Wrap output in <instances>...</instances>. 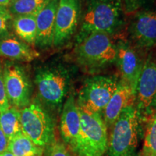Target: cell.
<instances>
[{
	"label": "cell",
	"mask_w": 156,
	"mask_h": 156,
	"mask_svg": "<svg viewBox=\"0 0 156 156\" xmlns=\"http://www.w3.org/2000/svg\"><path fill=\"white\" fill-rule=\"evenodd\" d=\"M125 24L122 0H86L82 8L75 44L90 35L103 34L113 36Z\"/></svg>",
	"instance_id": "obj_1"
},
{
	"label": "cell",
	"mask_w": 156,
	"mask_h": 156,
	"mask_svg": "<svg viewBox=\"0 0 156 156\" xmlns=\"http://www.w3.org/2000/svg\"><path fill=\"white\" fill-rule=\"evenodd\" d=\"M73 71L61 62L46 64L36 70L35 83L39 102L49 112H60L69 94Z\"/></svg>",
	"instance_id": "obj_2"
},
{
	"label": "cell",
	"mask_w": 156,
	"mask_h": 156,
	"mask_svg": "<svg viewBox=\"0 0 156 156\" xmlns=\"http://www.w3.org/2000/svg\"><path fill=\"white\" fill-rule=\"evenodd\" d=\"M140 119L134 105L123 109L112 126L105 156H139Z\"/></svg>",
	"instance_id": "obj_3"
},
{
	"label": "cell",
	"mask_w": 156,
	"mask_h": 156,
	"mask_svg": "<svg viewBox=\"0 0 156 156\" xmlns=\"http://www.w3.org/2000/svg\"><path fill=\"white\" fill-rule=\"evenodd\" d=\"M73 54L78 65L89 72H98L116 63V43L108 35L91 34L75 44Z\"/></svg>",
	"instance_id": "obj_4"
},
{
	"label": "cell",
	"mask_w": 156,
	"mask_h": 156,
	"mask_svg": "<svg viewBox=\"0 0 156 156\" xmlns=\"http://www.w3.org/2000/svg\"><path fill=\"white\" fill-rule=\"evenodd\" d=\"M80 129L72 151L78 156H103L108 147V128L102 115L80 110Z\"/></svg>",
	"instance_id": "obj_5"
},
{
	"label": "cell",
	"mask_w": 156,
	"mask_h": 156,
	"mask_svg": "<svg viewBox=\"0 0 156 156\" xmlns=\"http://www.w3.org/2000/svg\"><path fill=\"white\" fill-rule=\"evenodd\" d=\"M22 131L36 145L46 147L55 142V120L39 101L20 109Z\"/></svg>",
	"instance_id": "obj_6"
},
{
	"label": "cell",
	"mask_w": 156,
	"mask_h": 156,
	"mask_svg": "<svg viewBox=\"0 0 156 156\" xmlns=\"http://www.w3.org/2000/svg\"><path fill=\"white\" fill-rule=\"evenodd\" d=\"M119 78L116 75H93L83 84L76 98L80 110L103 114L116 90Z\"/></svg>",
	"instance_id": "obj_7"
},
{
	"label": "cell",
	"mask_w": 156,
	"mask_h": 156,
	"mask_svg": "<svg viewBox=\"0 0 156 156\" xmlns=\"http://www.w3.org/2000/svg\"><path fill=\"white\" fill-rule=\"evenodd\" d=\"M134 103L140 120L156 112V53L147 54L134 93Z\"/></svg>",
	"instance_id": "obj_8"
},
{
	"label": "cell",
	"mask_w": 156,
	"mask_h": 156,
	"mask_svg": "<svg viewBox=\"0 0 156 156\" xmlns=\"http://www.w3.org/2000/svg\"><path fill=\"white\" fill-rule=\"evenodd\" d=\"M116 64L120 74V80L127 84L135 93L146 58V52L136 47L130 41L119 40L116 43Z\"/></svg>",
	"instance_id": "obj_9"
},
{
	"label": "cell",
	"mask_w": 156,
	"mask_h": 156,
	"mask_svg": "<svg viewBox=\"0 0 156 156\" xmlns=\"http://www.w3.org/2000/svg\"><path fill=\"white\" fill-rule=\"evenodd\" d=\"M4 81L11 106L23 109L30 103L32 85L28 75L21 65L6 62L3 66Z\"/></svg>",
	"instance_id": "obj_10"
},
{
	"label": "cell",
	"mask_w": 156,
	"mask_h": 156,
	"mask_svg": "<svg viewBox=\"0 0 156 156\" xmlns=\"http://www.w3.org/2000/svg\"><path fill=\"white\" fill-rule=\"evenodd\" d=\"M80 0H59L56 13L53 46L59 47L69 41L80 25Z\"/></svg>",
	"instance_id": "obj_11"
},
{
	"label": "cell",
	"mask_w": 156,
	"mask_h": 156,
	"mask_svg": "<svg viewBox=\"0 0 156 156\" xmlns=\"http://www.w3.org/2000/svg\"><path fill=\"white\" fill-rule=\"evenodd\" d=\"M130 41L143 51L156 48V9H145L135 12L127 28Z\"/></svg>",
	"instance_id": "obj_12"
},
{
	"label": "cell",
	"mask_w": 156,
	"mask_h": 156,
	"mask_svg": "<svg viewBox=\"0 0 156 156\" xmlns=\"http://www.w3.org/2000/svg\"><path fill=\"white\" fill-rule=\"evenodd\" d=\"M80 129V112L75 94L70 91L62 108L59 130L62 139L73 149Z\"/></svg>",
	"instance_id": "obj_13"
},
{
	"label": "cell",
	"mask_w": 156,
	"mask_h": 156,
	"mask_svg": "<svg viewBox=\"0 0 156 156\" xmlns=\"http://www.w3.org/2000/svg\"><path fill=\"white\" fill-rule=\"evenodd\" d=\"M59 0H51L36 16L37 34L35 45L41 49L54 44L56 13Z\"/></svg>",
	"instance_id": "obj_14"
},
{
	"label": "cell",
	"mask_w": 156,
	"mask_h": 156,
	"mask_svg": "<svg viewBox=\"0 0 156 156\" xmlns=\"http://www.w3.org/2000/svg\"><path fill=\"white\" fill-rule=\"evenodd\" d=\"M134 95L131 87L119 79L115 92L103 111L102 116L107 128H112L123 109L133 105Z\"/></svg>",
	"instance_id": "obj_15"
},
{
	"label": "cell",
	"mask_w": 156,
	"mask_h": 156,
	"mask_svg": "<svg viewBox=\"0 0 156 156\" xmlns=\"http://www.w3.org/2000/svg\"><path fill=\"white\" fill-rule=\"evenodd\" d=\"M0 56L29 62L38 57L39 53L19 39L5 37L0 39Z\"/></svg>",
	"instance_id": "obj_16"
},
{
	"label": "cell",
	"mask_w": 156,
	"mask_h": 156,
	"mask_svg": "<svg viewBox=\"0 0 156 156\" xmlns=\"http://www.w3.org/2000/svg\"><path fill=\"white\" fill-rule=\"evenodd\" d=\"M44 147L36 145L23 132L9 140L7 150L14 156H43Z\"/></svg>",
	"instance_id": "obj_17"
},
{
	"label": "cell",
	"mask_w": 156,
	"mask_h": 156,
	"mask_svg": "<svg viewBox=\"0 0 156 156\" xmlns=\"http://www.w3.org/2000/svg\"><path fill=\"white\" fill-rule=\"evenodd\" d=\"M12 27L20 38L28 44H34L37 34L36 19L34 15H18L12 20Z\"/></svg>",
	"instance_id": "obj_18"
},
{
	"label": "cell",
	"mask_w": 156,
	"mask_h": 156,
	"mask_svg": "<svg viewBox=\"0 0 156 156\" xmlns=\"http://www.w3.org/2000/svg\"><path fill=\"white\" fill-rule=\"evenodd\" d=\"M0 126L9 140L17 134L23 132L20 122V110L10 106L0 112Z\"/></svg>",
	"instance_id": "obj_19"
},
{
	"label": "cell",
	"mask_w": 156,
	"mask_h": 156,
	"mask_svg": "<svg viewBox=\"0 0 156 156\" xmlns=\"http://www.w3.org/2000/svg\"><path fill=\"white\" fill-rule=\"evenodd\" d=\"M51 0H13L8 6L12 15H34L36 16Z\"/></svg>",
	"instance_id": "obj_20"
},
{
	"label": "cell",
	"mask_w": 156,
	"mask_h": 156,
	"mask_svg": "<svg viewBox=\"0 0 156 156\" xmlns=\"http://www.w3.org/2000/svg\"><path fill=\"white\" fill-rule=\"evenodd\" d=\"M142 156H156V112L145 119Z\"/></svg>",
	"instance_id": "obj_21"
},
{
	"label": "cell",
	"mask_w": 156,
	"mask_h": 156,
	"mask_svg": "<svg viewBox=\"0 0 156 156\" xmlns=\"http://www.w3.org/2000/svg\"><path fill=\"white\" fill-rule=\"evenodd\" d=\"M124 13L132 14L153 3L155 0H122Z\"/></svg>",
	"instance_id": "obj_22"
},
{
	"label": "cell",
	"mask_w": 156,
	"mask_h": 156,
	"mask_svg": "<svg viewBox=\"0 0 156 156\" xmlns=\"http://www.w3.org/2000/svg\"><path fill=\"white\" fill-rule=\"evenodd\" d=\"M12 20V15L9 12L8 8L0 7V38L8 36Z\"/></svg>",
	"instance_id": "obj_23"
},
{
	"label": "cell",
	"mask_w": 156,
	"mask_h": 156,
	"mask_svg": "<svg viewBox=\"0 0 156 156\" xmlns=\"http://www.w3.org/2000/svg\"><path fill=\"white\" fill-rule=\"evenodd\" d=\"M46 148L45 156H72L67 147L60 142L55 141Z\"/></svg>",
	"instance_id": "obj_24"
},
{
	"label": "cell",
	"mask_w": 156,
	"mask_h": 156,
	"mask_svg": "<svg viewBox=\"0 0 156 156\" xmlns=\"http://www.w3.org/2000/svg\"><path fill=\"white\" fill-rule=\"evenodd\" d=\"M10 106H11L9 103L5 90L3 75V66L2 65L1 62H0V112H2L4 111L7 110Z\"/></svg>",
	"instance_id": "obj_25"
},
{
	"label": "cell",
	"mask_w": 156,
	"mask_h": 156,
	"mask_svg": "<svg viewBox=\"0 0 156 156\" xmlns=\"http://www.w3.org/2000/svg\"><path fill=\"white\" fill-rule=\"evenodd\" d=\"M9 140L0 126V154L7 150Z\"/></svg>",
	"instance_id": "obj_26"
},
{
	"label": "cell",
	"mask_w": 156,
	"mask_h": 156,
	"mask_svg": "<svg viewBox=\"0 0 156 156\" xmlns=\"http://www.w3.org/2000/svg\"><path fill=\"white\" fill-rule=\"evenodd\" d=\"M12 0H0V7H7L10 4Z\"/></svg>",
	"instance_id": "obj_27"
},
{
	"label": "cell",
	"mask_w": 156,
	"mask_h": 156,
	"mask_svg": "<svg viewBox=\"0 0 156 156\" xmlns=\"http://www.w3.org/2000/svg\"><path fill=\"white\" fill-rule=\"evenodd\" d=\"M0 156H14V155L12 153H11L9 151H6L4 153L0 154Z\"/></svg>",
	"instance_id": "obj_28"
},
{
	"label": "cell",
	"mask_w": 156,
	"mask_h": 156,
	"mask_svg": "<svg viewBox=\"0 0 156 156\" xmlns=\"http://www.w3.org/2000/svg\"><path fill=\"white\" fill-rule=\"evenodd\" d=\"M12 1H13V0H12ZM12 1H11V2H12Z\"/></svg>",
	"instance_id": "obj_29"
}]
</instances>
